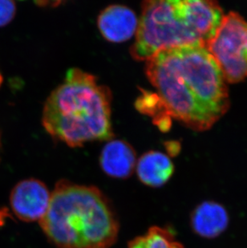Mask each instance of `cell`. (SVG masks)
Masks as SVG:
<instances>
[{"label": "cell", "mask_w": 247, "mask_h": 248, "mask_svg": "<svg viewBox=\"0 0 247 248\" xmlns=\"http://www.w3.org/2000/svg\"><path fill=\"white\" fill-rule=\"evenodd\" d=\"M136 107L144 114L152 116L154 119L161 115L168 114L158 94L151 92L142 90V94L136 102Z\"/></svg>", "instance_id": "obj_12"}, {"label": "cell", "mask_w": 247, "mask_h": 248, "mask_svg": "<svg viewBox=\"0 0 247 248\" xmlns=\"http://www.w3.org/2000/svg\"><path fill=\"white\" fill-rule=\"evenodd\" d=\"M223 16L217 0H144L131 55L146 61L171 47H205Z\"/></svg>", "instance_id": "obj_4"}, {"label": "cell", "mask_w": 247, "mask_h": 248, "mask_svg": "<svg viewBox=\"0 0 247 248\" xmlns=\"http://www.w3.org/2000/svg\"><path fill=\"white\" fill-rule=\"evenodd\" d=\"M145 238L146 248H184L169 230L159 227L149 228Z\"/></svg>", "instance_id": "obj_11"}, {"label": "cell", "mask_w": 247, "mask_h": 248, "mask_svg": "<svg viewBox=\"0 0 247 248\" xmlns=\"http://www.w3.org/2000/svg\"><path fill=\"white\" fill-rule=\"evenodd\" d=\"M51 194L41 181H21L12 190L10 202L15 215L25 222L41 220L47 213Z\"/></svg>", "instance_id": "obj_6"}, {"label": "cell", "mask_w": 247, "mask_h": 248, "mask_svg": "<svg viewBox=\"0 0 247 248\" xmlns=\"http://www.w3.org/2000/svg\"><path fill=\"white\" fill-rule=\"evenodd\" d=\"M145 73L166 112L195 131H205L230 108L223 73L206 47L161 50L146 61Z\"/></svg>", "instance_id": "obj_1"}, {"label": "cell", "mask_w": 247, "mask_h": 248, "mask_svg": "<svg viewBox=\"0 0 247 248\" xmlns=\"http://www.w3.org/2000/svg\"><path fill=\"white\" fill-rule=\"evenodd\" d=\"M244 45H245V50L247 55V24L245 31V36H244Z\"/></svg>", "instance_id": "obj_17"}, {"label": "cell", "mask_w": 247, "mask_h": 248, "mask_svg": "<svg viewBox=\"0 0 247 248\" xmlns=\"http://www.w3.org/2000/svg\"><path fill=\"white\" fill-rule=\"evenodd\" d=\"M128 248H146L145 238L143 236L137 237L128 243Z\"/></svg>", "instance_id": "obj_15"}, {"label": "cell", "mask_w": 247, "mask_h": 248, "mask_svg": "<svg viewBox=\"0 0 247 248\" xmlns=\"http://www.w3.org/2000/svg\"><path fill=\"white\" fill-rule=\"evenodd\" d=\"M63 1L65 0H35V2H37V4L40 6H51V7L58 6Z\"/></svg>", "instance_id": "obj_16"}, {"label": "cell", "mask_w": 247, "mask_h": 248, "mask_svg": "<svg viewBox=\"0 0 247 248\" xmlns=\"http://www.w3.org/2000/svg\"><path fill=\"white\" fill-rule=\"evenodd\" d=\"M2 76H1V73H0V85H1V84H2Z\"/></svg>", "instance_id": "obj_18"}, {"label": "cell", "mask_w": 247, "mask_h": 248, "mask_svg": "<svg viewBox=\"0 0 247 248\" xmlns=\"http://www.w3.org/2000/svg\"><path fill=\"white\" fill-rule=\"evenodd\" d=\"M166 150L168 155L170 156H176L181 150V145L177 141H169L166 143Z\"/></svg>", "instance_id": "obj_14"}, {"label": "cell", "mask_w": 247, "mask_h": 248, "mask_svg": "<svg viewBox=\"0 0 247 248\" xmlns=\"http://www.w3.org/2000/svg\"><path fill=\"white\" fill-rule=\"evenodd\" d=\"M40 223L58 248H109L119 232L117 216L103 193L68 180L56 183Z\"/></svg>", "instance_id": "obj_3"}, {"label": "cell", "mask_w": 247, "mask_h": 248, "mask_svg": "<svg viewBox=\"0 0 247 248\" xmlns=\"http://www.w3.org/2000/svg\"><path fill=\"white\" fill-rule=\"evenodd\" d=\"M111 100L109 89L94 76L72 68L47 99L43 125L51 138L70 147L110 140L113 137Z\"/></svg>", "instance_id": "obj_2"}, {"label": "cell", "mask_w": 247, "mask_h": 248, "mask_svg": "<svg viewBox=\"0 0 247 248\" xmlns=\"http://www.w3.org/2000/svg\"><path fill=\"white\" fill-rule=\"evenodd\" d=\"M190 223L194 232L199 236L213 239L219 236L228 227V213L221 204L213 201L204 202L194 209Z\"/></svg>", "instance_id": "obj_9"}, {"label": "cell", "mask_w": 247, "mask_h": 248, "mask_svg": "<svg viewBox=\"0 0 247 248\" xmlns=\"http://www.w3.org/2000/svg\"><path fill=\"white\" fill-rule=\"evenodd\" d=\"M15 13V6L12 0H0V26L11 22Z\"/></svg>", "instance_id": "obj_13"}, {"label": "cell", "mask_w": 247, "mask_h": 248, "mask_svg": "<svg viewBox=\"0 0 247 248\" xmlns=\"http://www.w3.org/2000/svg\"><path fill=\"white\" fill-rule=\"evenodd\" d=\"M136 170L143 184L160 187L173 176L174 165L169 155L159 151H149L137 161Z\"/></svg>", "instance_id": "obj_10"}, {"label": "cell", "mask_w": 247, "mask_h": 248, "mask_svg": "<svg viewBox=\"0 0 247 248\" xmlns=\"http://www.w3.org/2000/svg\"><path fill=\"white\" fill-rule=\"evenodd\" d=\"M247 22L231 12L224 16L215 36L205 45L223 73L226 82H241L247 78V55L244 45Z\"/></svg>", "instance_id": "obj_5"}, {"label": "cell", "mask_w": 247, "mask_h": 248, "mask_svg": "<svg viewBox=\"0 0 247 248\" xmlns=\"http://www.w3.org/2000/svg\"><path fill=\"white\" fill-rule=\"evenodd\" d=\"M138 23L135 13L122 5L106 7L97 20L103 37L112 43L124 42L133 37L138 31Z\"/></svg>", "instance_id": "obj_7"}, {"label": "cell", "mask_w": 247, "mask_h": 248, "mask_svg": "<svg viewBox=\"0 0 247 248\" xmlns=\"http://www.w3.org/2000/svg\"><path fill=\"white\" fill-rule=\"evenodd\" d=\"M137 157L133 146L122 140H110L100 153V166L112 178H129L136 168Z\"/></svg>", "instance_id": "obj_8"}]
</instances>
